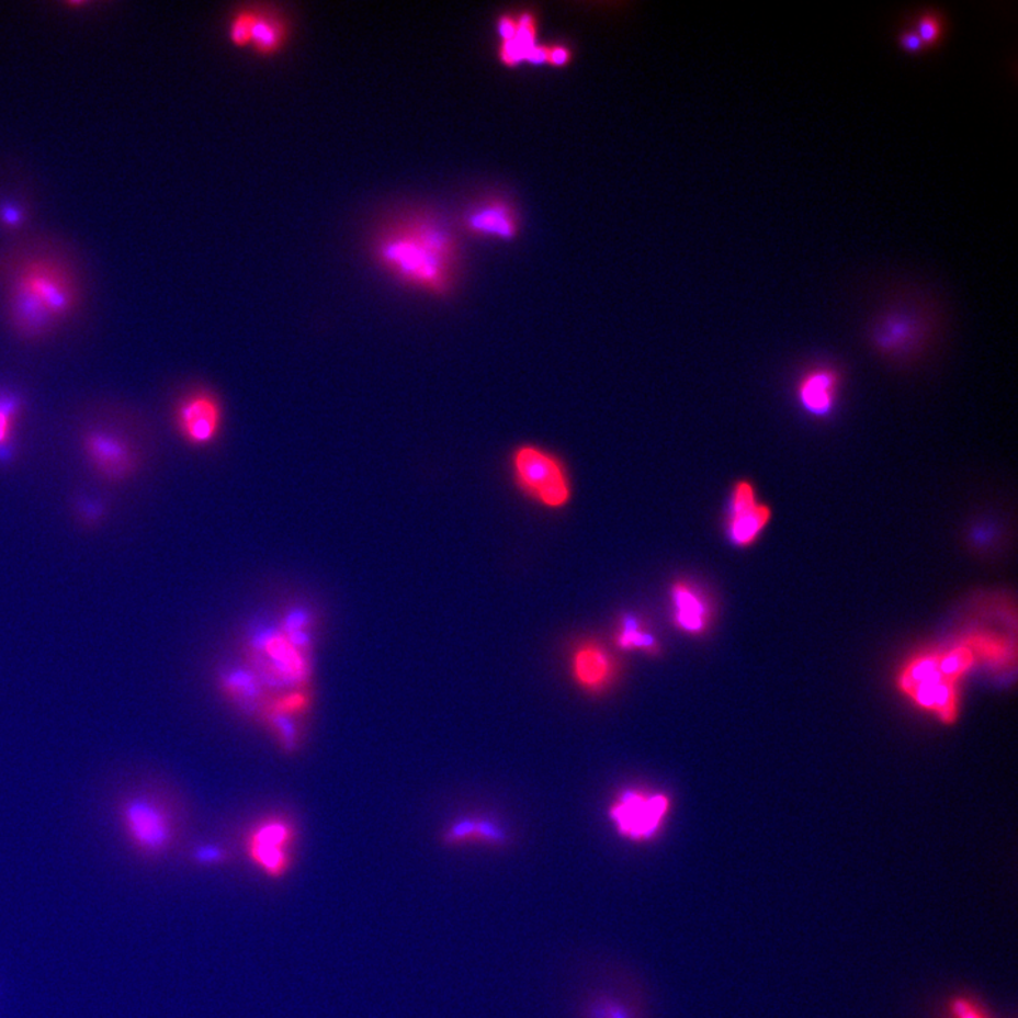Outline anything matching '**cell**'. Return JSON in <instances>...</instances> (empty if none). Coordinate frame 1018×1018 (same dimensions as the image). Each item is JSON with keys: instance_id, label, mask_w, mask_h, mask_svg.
<instances>
[{"instance_id": "cell-1", "label": "cell", "mask_w": 1018, "mask_h": 1018, "mask_svg": "<svg viewBox=\"0 0 1018 1018\" xmlns=\"http://www.w3.org/2000/svg\"><path fill=\"white\" fill-rule=\"evenodd\" d=\"M375 262L396 282L432 296L453 292L462 271L457 234L438 214L414 212L382 228L372 245Z\"/></svg>"}, {"instance_id": "cell-2", "label": "cell", "mask_w": 1018, "mask_h": 1018, "mask_svg": "<svg viewBox=\"0 0 1018 1018\" xmlns=\"http://www.w3.org/2000/svg\"><path fill=\"white\" fill-rule=\"evenodd\" d=\"M80 303L77 273L57 255L29 253L9 272L4 315L19 340L48 339L76 315Z\"/></svg>"}, {"instance_id": "cell-3", "label": "cell", "mask_w": 1018, "mask_h": 1018, "mask_svg": "<svg viewBox=\"0 0 1018 1018\" xmlns=\"http://www.w3.org/2000/svg\"><path fill=\"white\" fill-rule=\"evenodd\" d=\"M81 452L92 473L108 484H124L138 476L144 452L136 436L120 420L97 419L82 429Z\"/></svg>"}, {"instance_id": "cell-4", "label": "cell", "mask_w": 1018, "mask_h": 1018, "mask_svg": "<svg viewBox=\"0 0 1018 1018\" xmlns=\"http://www.w3.org/2000/svg\"><path fill=\"white\" fill-rule=\"evenodd\" d=\"M127 845L139 859L155 863L178 846L180 829L173 812L151 795H132L117 806Z\"/></svg>"}, {"instance_id": "cell-5", "label": "cell", "mask_w": 1018, "mask_h": 1018, "mask_svg": "<svg viewBox=\"0 0 1018 1018\" xmlns=\"http://www.w3.org/2000/svg\"><path fill=\"white\" fill-rule=\"evenodd\" d=\"M297 830L283 815H268L249 827L245 836V855L263 878L281 881L295 864Z\"/></svg>"}, {"instance_id": "cell-6", "label": "cell", "mask_w": 1018, "mask_h": 1018, "mask_svg": "<svg viewBox=\"0 0 1018 1018\" xmlns=\"http://www.w3.org/2000/svg\"><path fill=\"white\" fill-rule=\"evenodd\" d=\"M248 644L259 667L258 670H253L263 685L279 689L296 688L308 679V655L293 648L279 630V625L259 626L249 636Z\"/></svg>"}, {"instance_id": "cell-7", "label": "cell", "mask_w": 1018, "mask_h": 1018, "mask_svg": "<svg viewBox=\"0 0 1018 1018\" xmlns=\"http://www.w3.org/2000/svg\"><path fill=\"white\" fill-rule=\"evenodd\" d=\"M513 474L523 491L550 508L565 507L570 483L559 460L533 445H522L513 454Z\"/></svg>"}, {"instance_id": "cell-8", "label": "cell", "mask_w": 1018, "mask_h": 1018, "mask_svg": "<svg viewBox=\"0 0 1018 1018\" xmlns=\"http://www.w3.org/2000/svg\"><path fill=\"white\" fill-rule=\"evenodd\" d=\"M900 689L925 711L945 723L958 716V685L949 682L939 670L934 653L909 660L898 678Z\"/></svg>"}, {"instance_id": "cell-9", "label": "cell", "mask_w": 1018, "mask_h": 1018, "mask_svg": "<svg viewBox=\"0 0 1018 1018\" xmlns=\"http://www.w3.org/2000/svg\"><path fill=\"white\" fill-rule=\"evenodd\" d=\"M669 807L670 801L665 794L625 791L611 805L610 819L621 838L644 844L657 838Z\"/></svg>"}, {"instance_id": "cell-10", "label": "cell", "mask_w": 1018, "mask_h": 1018, "mask_svg": "<svg viewBox=\"0 0 1018 1018\" xmlns=\"http://www.w3.org/2000/svg\"><path fill=\"white\" fill-rule=\"evenodd\" d=\"M224 423L222 399L212 389L194 388L180 396L173 409L176 432L191 448H208L217 442Z\"/></svg>"}, {"instance_id": "cell-11", "label": "cell", "mask_w": 1018, "mask_h": 1018, "mask_svg": "<svg viewBox=\"0 0 1018 1018\" xmlns=\"http://www.w3.org/2000/svg\"><path fill=\"white\" fill-rule=\"evenodd\" d=\"M460 227L467 237L512 242L522 233L521 212L508 195L488 193L467 205L460 215Z\"/></svg>"}, {"instance_id": "cell-12", "label": "cell", "mask_w": 1018, "mask_h": 1018, "mask_svg": "<svg viewBox=\"0 0 1018 1018\" xmlns=\"http://www.w3.org/2000/svg\"><path fill=\"white\" fill-rule=\"evenodd\" d=\"M772 518L771 507L758 498L756 487L748 479L734 484L728 497L726 533L736 547H750L760 540Z\"/></svg>"}, {"instance_id": "cell-13", "label": "cell", "mask_w": 1018, "mask_h": 1018, "mask_svg": "<svg viewBox=\"0 0 1018 1018\" xmlns=\"http://www.w3.org/2000/svg\"><path fill=\"white\" fill-rule=\"evenodd\" d=\"M840 385V372L834 366H815L798 382V403L812 418H829L838 405Z\"/></svg>"}, {"instance_id": "cell-14", "label": "cell", "mask_w": 1018, "mask_h": 1018, "mask_svg": "<svg viewBox=\"0 0 1018 1018\" xmlns=\"http://www.w3.org/2000/svg\"><path fill=\"white\" fill-rule=\"evenodd\" d=\"M291 26L285 14L273 9L257 8L249 48L258 56L273 57L285 48Z\"/></svg>"}, {"instance_id": "cell-15", "label": "cell", "mask_w": 1018, "mask_h": 1018, "mask_svg": "<svg viewBox=\"0 0 1018 1018\" xmlns=\"http://www.w3.org/2000/svg\"><path fill=\"white\" fill-rule=\"evenodd\" d=\"M443 844L448 846L486 845L501 848L508 844V835L496 822L484 817H462L443 832Z\"/></svg>"}, {"instance_id": "cell-16", "label": "cell", "mask_w": 1018, "mask_h": 1018, "mask_svg": "<svg viewBox=\"0 0 1018 1018\" xmlns=\"http://www.w3.org/2000/svg\"><path fill=\"white\" fill-rule=\"evenodd\" d=\"M613 668L610 655L599 645H584L573 655V677L585 689H603L613 678Z\"/></svg>"}, {"instance_id": "cell-17", "label": "cell", "mask_w": 1018, "mask_h": 1018, "mask_svg": "<svg viewBox=\"0 0 1018 1018\" xmlns=\"http://www.w3.org/2000/svg\"><path fill=\"white\" fill-rule=\"evenodd\" d=\"M923 323L912 312L893 310L881 316L874 329V339L883 350H895L912 344L921 331Z\"/></svg>"}, {"instance_id": "cell-18", "label": "cell", "mask_w": 1018, "mask_h": 1018, "mask_svg": "<svg viewBox=\"0 0 1018 1018\" xmlns=\"http://www.w3.org/2000/svg\"><path fill=\"white\" fill-rule=\"evenodd\" d=\"M675 623L685 633H703L708 624V606L693 586L678 581L672 586Z\"/></svg>"}, {"instance_id": "cell-19", "label": "cell", "mask_w": 1018, "mask_h": 1018, "mask_svg": "<svg viewBox=\"0 0 1018 1018\" xmlns=\"http://www.w3.org/2000/svg\"><path fill=\"white\" fill-rule=\"evenodd\" d=\"M222 685L228 697L244 709L253 712L261 706L263 683L251 668L229 667L222 675Z\"/></svg>"}, {"instance_id": "cell-20", "label": "cell", "mask_w": 1018, "mask_h": 1018, "mask_svg": "<svg viewBox=\"0 0 1018 1018\" xmlns=\"http://www.w3.org/2000/svg\"><path fill=\"white\" fill-rule=\"evenodd\" d=\"M313 623L315 615L306 606H292L283 614L279 630L293 648L307 654L313 647Z\"/></svg>"}, {"instance_id": "cell-21", "label": "cell", "mask_w": 1018, "mask_h": 1018, "mask_svg": "<svg viewBox=\"0 0 1018 1018\" xmlns=\"http://www.w3.org/2000/svg\"><path fill=\"white\" fill-rule=\"evenodd\" d=\"M24 404L22 396L0 391V463H7L14 453V438Z\"/></svg>"}, {"instance_id": "cell-22", "label": "cell", "mask_w": 1018, "mask_h": 1018, "mask_svg": "<svg viewBox=\"0 0 1018 1018\" xmlns=\"http://www.w3.org/2000/svg\"><path fill=\"white\" fill-rule=\"evenodd\" d=\"M617 644L624 649H638L645 653L655 654L658 649V641L648 631L636 621L635 617L625 615L621 620L619 633H617Z\"/></svg>"}, {"instance_id": "cell-23", "label": "cell", "mask_w": 1018, "mask_h": 1018, "mask_svg": "<svg viewBox=\"0 0 1018 1018\" xmlns=\"http://www.w3.org/2000/svg\"><path fill=\"white\" fill-rule=\"evenodd\" d=\"M913 29L921 37L925 46H938V43L942 41L945 31H947V18L942 12L927 9V11L918 12L917 16H915V26Z\"/></svg>"}, {"instance_id": "cell-24", "label": "cell", "mask_w": 1018, "mask_h": 1018, "mask_svg": "<svg viewBox=\"0 0 1018 1018\" xmlns=\"http://www.w3.org/2000/svg\"><path fill=\"white\" fill-rule=\"evenodd\" d=\"M257 8L248 7L239 9L229 19L228 41L237 48H249L251 42V32L255 22Z\"/></svg>"}, {"instance_id": "cell-25", "label": "cell", "mask_w": 1018, "mask_h": 1018, "mask_svg": "<svg viewBox=\"0 0 1018 1018\" xmlns=\"http://www.w3.org/2000/svg\"><path fill=\"white\" fill-rule=\"evenodd\" d=\"M191 860L200 868H218L231 860L228 849L218 844H203L195 846Z\"/></svg>"}, {"instance_id": "cell-26", "label": "cell", "mask_w": 1018, "mask_h": 1018, "mask_svg": "<svg viewBox=\"0 0 1018 1018\" xmlns=\"http://www.w3.org/2000/svg\"><path fill=\"white\" fill-rule=\"evenodd\" d=\"M269 723L273 727V731L276 732L278 737L281 738L282 746L286 750H295L297 747V731L296 724L293 722V719L289 716L286 711H273L269 713Z\"/></svg>"}, {"instance_id": "cell-27", "label": "cell", "mask_w": 1018, "mask_h": 1018, "mask_svg": "<svg viewBox=\"0 0 1018 1018\" xmlns=\"http://www.w3.org/2000/svg\"><path fill=\"white\" fill-rule=\"evenodd\" d=\"M575 60V50L565 43L547 44V67L566 68Z\"/></svg>"}, {"instance_id": "cell-28", "label": "cell", "mask_w": 1018, "mask_h": 1018, "mask_svg": "<svg viewBox=\"0 0 1018 1018\" xmlns=\"http://www.w3.org/2000/svg\"><path fill=\"white\" fill-rule=\"evenodd\" d=\"M24 214L14 203H3L0 205V224L9 229L21 228Z\"/></svg>"}, {"instance_id": "cell-29", "label": "cell", "mask_w": 1018, "mask_h": 1018, "mask_svg": "<svg viewBox=\"0 0 1018 1018\" xmlns=\"http://www.w3.org/2000/svg\"><path fill=\"white\" fill-rule=\"evenodd\" d=\"M898 43L900 46L908 52H923L924 48H927L921 37L918 36V33L915 32L913 27L903 29V31L898 33Z\"/></svg>"}, {"instance_id": "cell-30", "label": "cell", "mask_w": 1018, "mask_h": 1018, "mask_svg": "<svg viewBox=\"0 0 1018 1018\" xmlns=\"http://www.w3.org/2000/svg\"><path fill=\"white\" fill-rule=\"evenodd\" d=\"M954 1018H986L982 1011L966 998H957L952 1005Z\"/></svg>"}]
</instances>
